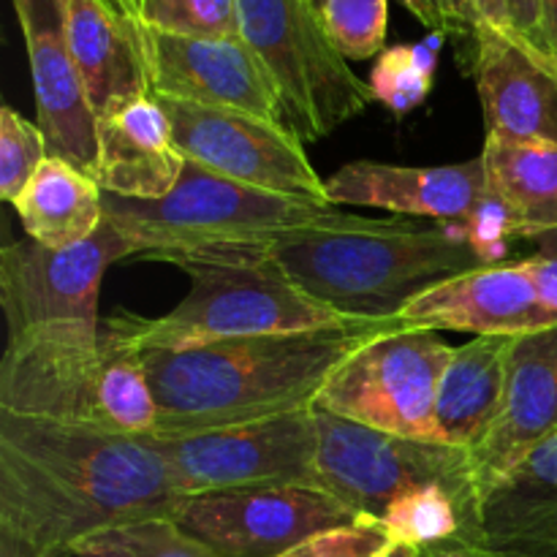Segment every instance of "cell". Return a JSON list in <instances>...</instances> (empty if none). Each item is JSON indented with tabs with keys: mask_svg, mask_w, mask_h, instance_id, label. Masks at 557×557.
Segmentation results:
<instances>
[{
	"mask_svg": "<svg viewBox=\"0 0 557 557\" xmlns=\"http://www.w3.org/2000/svg\"><path fill=\"white\" fill-rule=\"evenodd\" d=\"M183 495L141 438L0 413V557H63L79 539L169 517Z\"/></svg>",
	"mask_w": 557,
	"mask_h": 557,
	"instance_id": "6da1fadb",
	"label": "cell"
},
{
	"mask_svg": "<svg viewBox=\"0 0 557 557\" xmlns=\"http://www.w3.org/2000/svg\"><path fill=\"white\" fill-rule=\"evenodd\" d=\"M397 324L400 319H348L286 335L141 351L158 406L152 435L205 433L313 408L343 359Z\"/></svg>",
	"mask_w": 557,
	"mask_h": 557,
	"instance_id": "7a4b0ae2",
	"label": "cell"
},
{
	"mask_svg": "<svg viewBox=\"0 0 557 557\" xmlns=\"http://www.w3.org/2000/svg\"><path fill=\"white\" fill-rule=\"evenodd\" d=\"M150 261L180 267L190 277V292L177 308L156 319L123 310L103 321L109 332L139 351H183L348 321L294 281L275 245H207L150 256Z\"/></svg>",
	"mask_w": 557,
	"mask_h": 557,
	"instance_id": "3957f363",
	"label": "cell"
},
{
	"mask_svg": "<svg viewBox=\"0 0 557 557\" xmlns=\"http://www.w3.org/2000/svg\"><path fill=\"white\" fill-rule=\"evenodd\" d=\"M294 281L346 319L389 321L428 288L495 264L446 223L368 221L341 232H308L275 243Z\"/></svg>",
	"mask_w": 557,
	"mask_h": 557,
	"instance_id": "277c9868",
	"label": "cell"
},
{
	"mask_svg": "<svg viewBox=\"0 0 557 557\" xmlns=\"http://www.w3.org/2000/svg\"><path fill=\"white\" fill-rule=\"evenodd\" d=\"M0 413L150 435L158 422L141 351L101 326H41L9 337L0 362Z\"/></svg>",
	"mask_w": 557,
	"mask_h": 557,
	"instance_id": "5b68a950",
	"label": "cell"
},
{
	"mask_svg": "<svg viewBox=\"0 0 557 557\" xmlns=\"http://www.w3.org/2000/svg\"><path fill=\"white\" fill-rule=\"evenodd\" d=\"M103 215L145 259L207 245H275L294 234L341 232L370 221L330 201L294 199L234 183L194 161H185L183 177L163 199L136 201L103 194Z\"/></svg>",
	"mask_w": 557,
	"mask_h": 557,
	"instance_id": "8992f818",
	"label": "cell"
},
{
	"mask_svg": "<svg viewBox=\"0 0 557 557\" xmlns=\"http://www.w3.org/2000/svg\"><path fill=\"white\" fill-rule=\"evenodd\" d=\"M239 36L270 71L283 123L308 145L375 103L326 33L313 0H237Z\"/></svg>",
	"mask_w": 557,
	"mask_h": 557,
	"instance_id": "52a82bcc",
	"label": "cell"
},
{
	"mask_svg": "<svg viewBox=\"0 0 557 557\" xmlns=\"http://www.w3.org/2000/svg\"><path fill=\"white\" fill-rule=\"evenodd\" d=\"M313 419L319 484L359 515L384 520L397 500L424 487H446L479 511L476 473L468 449L403 438L321 408H313Z\"/></svg>",
	"mask_w": 557,
	"mask_h": 557,
	"instance_id": "ba28073f",
	"label": "cell"
},
{
	"mask_svg": "<svg viewBox=\"0 0 557 557\" xmlns=\"http://www.w3.org/2000/svg\"><path fill=\"white\" fill-rule=\"evenodd\" d=\"M451 351L441 332L400 321L343 359L313 408L403 438L435 441V395Z\"/></svg>",
	"mask_w": 557,
	"mask_h": 557,
	"instance_id": "9c48e42d",
	"label": "cell"
},
{
	"mask_svg": "<svg viewBox=\"0 0 557 557\" xmlns=\"http://www.w3.org/2000/svg\"><path fill=\"white\" fill-rule=\"evenodd\" d=\"M169 517L221 557H283L364 515L321 484L267 482L183 495Z\"/></svg>",
	"mask_w": 557,
	"mask_h": 557,
	"instance_id": "30bf717a",
	"label": "cell"
},
{
	"mask_svg": "<svg viewBox=\"0 0 557 557\" xmlns=\"http://www.w3.org/2000/svg\"><path fill=\"white\" fill-rule=\"evenodd\" d=\"M169 468L180 495L267 482L319 484L313 408L188 435H139Z\"/></svg>",
	"mask_w": 557,
	"mask_h": 557,
	"instance_id": "8fae6325",
	"label": "cell"
},
{
	"mask_svg": "<svg viewBox=\"0 0 557 557\" xmlns=\"http://www.w3.org/2000/svg\"><path fill=\"white\" fill-rule=\"evenodd\" d=\"M134 245L103 218L90 239L71 248H44L33 239H16L0 250V308L9 337L41 326H98V292L103 272L120 259H131Z\"/></svg>",
	"mask_w": 557,
	"mask_h": 557,
	"instance_id": "7c38bea8",
	"label": "cell"
},
{
	"mask_svg": "<svg viewBox=\"0 0 557 557\" xmlns=\"http://www.w3.org/2000/svg\"><path fill=\"white\" fill-rule=\"evenodd\" d=\"M152 98L172 120L174 141L185 161L272 194L326 201V180L310 163L305 141L283 125L237 109Z\"/></svg>",
	"mask_w": 557,
	"mask_h": 557,
	"instance_id": "4fadbf2b",
	"label": "cell"
},
{
	"mask_svg": "<svg viewBox=\"0 0 557 557\" xmlns=\"http://www.w3.org/2000/svg\"><path fill=\"white\" fill-rule=\"evenodd\" d=\"M152 96L237 109L286 128L281 96L243 36L190 38L141 25Z\"/></svg>",
	"mask_w": 557,
	"mask_h": 557,
	"instance_id": "5bb4252c",
	"label": "cell"
},
{
	"mask_svg": "<svg viewBox=\"0 0 557 557\" xmlns=\"http://www.w3.org/2000/svg\"><path fill=\"white\" fill-rule=\"evenodd\" d=\"M14 9L30 58L36 123L47 136L49 156L96 177L98 117L71 52L65 0H14Z\"/></svg>",
	"mask_w": 557,
	"mask_h": 557,
	"instance_id": "9a60e30c",
	"label": "cell"
},
{
	"mask_svg": "<svg viewBox=\"0 0 557 557\" xmlns=\"http://www.w3.org/2000/svg\"><path fill=\"white\" fill-rule=\"evenodd\" d=\"M557 438V324L511 335L500 413L471 451L479 506L531 455Z\"/></svg>",
	"mask_w": 557,
	"mask_h": 557,
	"instance_id": "2e32d148",
	"label": "cell"
},
{
	"mask_svg": "<svg viewBox=\"0 0 557 557\" xmlns=\"http://www.w3.org/2000/svg\"><path fill=\"white\" fill-rule=\"evenodd\" d=\"M406 326L433 332L522 335L557 321L539 294L528 259L495 261L428 288L397 315Z\"/></svg>",
	"mask_w": 557,
	"mask_h": 557,
	"instance_id": "e0dca14e",
	"label": "cell"
},
{
	"mask_svg": "<svg viewBox=\"0 0 557 557\" xmlns=\"http://www.w3.org/2000/svg\"><path fill=\"white\" fill-rule=\"evenodd\" d=\"M326 201L433 218L435 223L476 221L490 207L487 172L482 156L449 166L354 161L326 180Z\"/></svg>",
	"mask_w": 557,
	"mask_h": 557,
	"instance_id": "ac0fdd59",
	"label": "cell"
},
{
	"mask_svg": "<svg viewBox=\"0 0 557 557\" xmlns=\"http://www.w3.org/2000/svg\"><path fill=\"white\" fill-rule=\"evenodd\" d=\"M473 41V76L487 136L557 145L555 60L504 27L479 25Z\"/></svg>",
	"mask_w": 557,
	"mask_h": 557,
	"instance_id": "d6986e66",
	"label": "cell"
},
{
	"mask_svg": "<svg viewBox=\"0 0 557 557\" xmlns=\"http://www.w3.org/2000/svg\"><path fill=\"white\" fill-rule=\"evenodd\" d=\"M69 44L98 120L152 96L139 16L109 0H65Z\"/></svg>",
	"mask_w": 557,
	"mask_h": 557,
	"instance_id": "ffe728a7",
	"label": "cell"
},
{
	"mask_svg": "<svg viewBox=\"0 0 557 557\" xmlns=\"http://www.w3.org/2000/svg\"><path fill=\"white\" fill-rule=\"evenodd\" d=\"M185 169L172 120L152 96L98 120V172L103 194L156 201L172 194Z\"/></svg>",
	"mask_w": 557,
	"mask_h": 557,
	"instance_id": "44dd1931",
	"label": "cell"
},
{
	"mask_svg": "<svg viewBox=\"0 0 557 557\" xmlns=\"http://www.w3.org/2000/svg\"><path fill=\"white\" fill-rule=\"evenodd\" d=\"M479 547L557 557V438L536 446L479 506Z\"/></svg>",
	"mask_w": 557,
	"mask_h": 557,
	"instance_id": "7402d4cb",
	"label": "cell"
},
{
	"mask_svg": "<svg viewBox=\"0 0 557 557\" xmlns=\"http://www.w3.org/2000/svg\"><path fill=\"white\" fill-rule=\"evenodd\" d=\"M511 335L473 337L451 351L435 395V441L473 451L493 430L506 389Z\"/></svg>",
	"mask_w": 557,
	"mask_h": 557,
	"instance_id": "603a6c76",
	"label": "cell"
},
{
	"mask_svg": "<svg viewBox=\"0 0 557 557\" xmlns=\"http://www.w3.org/2000/svg\"><path fill=\"white\" fill-rule=\"evenodd\" d=\"M482 158L504 232L533 239L557 228V145L487 136Z\"/></svg>",
	"mask_w": 557,
	"mask_h": 557,
	"instance_id": "cb8c5ba5",
	"label": "cell"
},
{
	"mask_svg": "<svg viewBox=\"0 0 557 557\" xmlns=\"http://www.w3.org/2000/svg\"><path fill=\"white\" fill-rule=\"evenodd\" d=\"M14 210L27 239L54 250L90 239L107 218L101 183L58 156L44 161Z\"/></svg>",
	"mask_w": 557,
	"mask_h": 557,
	"instance_id": "d4e9b609",
	"label": "cell"
},
{
	"mask_svg": "<svg viewBox=\"0 0 557 557\" xmlns=\"http://www.w3.org/2000/svg\"><path fill=\"white\" fill-rule=\"evenodd\" d=\"M74 557H221L210 544L185 531L172 517H145L103 528L71 547Z\"/></svg>",
	"mask_w": 557,
	"mask_h": 557,
	"instance_id": "484cf974",
	"label": "cell"
},
{
	"mask_svg": "<svg viewBox=\"0 0 557 557\" xmlns=\"http://www.w3.org/2000/svg\"><path fill=\"white\" fill-rule=\"evenodd\" d=\"M444 38L446 33L433 30L422 44L384 49L368 79L375 103H384L395 114H408L422 107L424 98L433 90L438 49Z\"/></svg>",
	"mask_w": 557,
	"mask_h": 557,
	"instance_id": "4316f807",
	"label": "cell"
},
{
	"mask_svg": "<svg viewBox=\"0 0 557 557\" xmlns=\"http://www.w3.org/2000/svg\"><path fill=\"white\" fill-rule=\"evenodd\" d=\"M139 22L172 36L234 38L239 5L237 0H141Z\"/></svg>",
	"mask_w": 557,
	"mask_h": 557,
	"instance_id": "83f0119b",
	"label": "cell"
},
{
	"mask_svg": "<svg viewBox=\"0 0 557 557\" xmlns=\"http://www.w3.org/2000/svg\"><path fill=\"white\" fill-rule=\"evenodd\" d=\"M321 14L346 60H370L384 52L389 0H326Z\"/></svg>",
	"mask_w": 557,
	"mask_h": 557,
	"instance_id": "f1b7e54d",
	"label": "cell"
},
{
	"mask_svg": "<svg viewBox=\"0 0 557 557\" xmlns=\"http://www.w3.org/2000/svg\"><path fill=\"white\" fill-rule=\"evenodd\" d=\"M49 158V145L38 123L16 109L0 107V199L14 205Z\"/></svg>",
	"mask_w": 557,
	"mask_h": 557,
	"instance_id": "f546056e",
	"label": "cell"
},
{
	"mask_svg": "<svg viewBox=\"0 0 557 557\" xmlns=\"http://www.w3.org/2000/svg\"><path fill=\"white\" fill-rule=\"evenodd\" d=\"M283 557H422V549L400 542L381 520L362 517L354 525L319 533Z\"/></svg>",
	"mask_w": 557,
	"mask_h": 557,
	"instance_id": "4dcf8cb0",
	"label": "cell"
},
{
	"mask_svg": "<svg viewBox=\"0 0 557 557\" xmlns=\"http://www.w3.org/2000/svg\"><path fill=\"white\" fill-rule=\"evenodd\" d=\"M422 25L441 33H471L479 25L509 27L506 0H400Z\"/></svg>",
	"mask_w": 557,
	"mask_h": 557,
	"instance_id": "1f68e13d",
	"label": "cell"
},
{
	"mask_svg": "<svg viewBox=\"0 0 557 557\" xmlns=\"http://www.w3.org/2000/svg\"><path fill=\"white\" fill-rule=\"evenodd\" d=\"M533 253L528 256L533 277H536L539 294H542L544 305L557 321V228L544 232L531 239Z\"/></svg>",
	"mask_w": 557,
	"mask_h": 557,
	"instance_id": "d6a6232c",
	"label": "cell"
},
{
	"mask_svg": "<svg viewBox=\"0 0 557 557\" xmlns=\"http://www.w3.org/2000/svg\"><path fill=\"white\" fill-rule=\"evenodd\" d=\"M506 14H509V27L515 36L531 44L533 49L547 52V41H544V9L542 0H506Z\"/></svg>",
	"mask_w": 557,
	"mask_h": 557,
	"instance_id": "836d02e7",
	"label": "cell"
},
{
	"mask_svg": "<svg viewBox=\"0 0 557 557\" xmlns=\"http://www.w3.org/2000/svg\"><path fill=\"white\" fill-rule=\"evenodd\" d=\"M422 557H479V547L462 542V539H455V542H444L422 549Z\"/></svg>",
	"mask_w": 557,
	"mask_h": 557,
	"instance_id": "e575fe53",
	"label": "cell"
},
{
	"mask_svg": "<svg viewBox=\"0 0 557 557\" xmlns=\"http://www.w3.org/2000/svg\"><path fill=\"white\" fill-rule=\"evenodd\" d=\"M544 9V41H547L549 58L557 63V0H542Z\"/></svg>",
	"mask_w": 557,
	"mask_h": 557,
	"instance_id": "d590c367",
	"label": "cell"
},
{
	"mask_svg": "<svg viewBox=\"0 0 557 557\" xmlns=\"http://www.w3.org/2000/svg\"><path fill=\"white\" fill-rule=\"evenodd\" d=\"M109 3L117 5V9H123L125 14L139 16V0H109Z\"/></svg>",
	"mask_w": 557,
	"mask_h": 557,
	"instance_id": "8d00e7d4",
	"label": "cell"
},
{
	"mask_svg": "<svg viewBox=\"0 0 557 557\" xmlns=\"http://www.w3.org/2000/svg\"><path fill=\"white\" fill-rule=\"evenodd\" d=\"M479 557H520V555H504V553H493V549L479 547Z\"/></svg>",
	"mask_w": 557,
	"mask_h": 557,
	"instance_id": "74e56055",
	"label": "cell"
},
{
	"mask_svg": "<svg viewBox=\"0 0 557 557\" xmlns=\"http://www.w3.org/2000/svg\"><path fill=\"white\" fill-rule=\"evenodd\" d=\"M313 3L319 5V9H324V3H326V0H313Z\"/></svg>",
	"mask_w": 557,
	"mask_h": 557,
	"instance_id": "f35d334b",
	"label": "cell"
},
{
	"mask_svg": "<svg viewBox=\"0 0 557 557\" xmlns=\"http://www.w3.org/2000/svg\"><path fill=\"white\" fill-rule=\"evenodd\" d=\"M139 5H141V0H139Z\"/></svg>",
	"mask_w": 557,
	"mask_h": 557,
	"instance_id": "ab89813d",
	"label": "cell"
}]
</instances>
